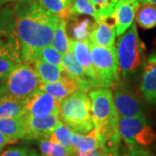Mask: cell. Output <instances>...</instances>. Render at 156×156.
I'll return each mask as SVG.
<instances>
[{"instance_id":"cell-1","label":"cell","mask_w":156,"mask_h":156,"mask_svg":"<svg viewBox=\"0 0 156 156\" xmlns=\"http://www.w3.org/2000/svg\"><path fill=\"white\" fill-rule=\"evenodd\" d=\"M23 62L31 63L40 49L51 44L60 18L46 11L37 0L11 6Z\"/></svg>"},{"instance_id":"cell-2","label":"cell","mask_w":156,"mask_h":156,"mask_svg":"<svg viewBox=\"0 0 156 156\" xmlns=\"http://www.w3.org/2000/svg\"><path fill=\"white\" fill-rule=\"evenodd\" d=\"M91 115L100 147L108 153L119 150L121 136L118 130L119 115L114 104L110 89H95L89 91Z\"/></svg>"},{"instance_id":"cell-3","label":"cell","mask_w":156,"mask_h":156,"mask_svg":"<svg viewBox=\"0 0 156 156\" xmlns=\"http://www.w3.org/2000/svg\"><path fill=\"white\" fill-rule=\"evenodd\" d=\"M116 53L119 71L125 80L134 76L143 66L146 60L145 44L140 38L135 23L119 37Z\"/></svg>"},{"instance_id":"cell-4","label":"cell","mask_w":156,"mask_h":156,"mask_svg":"<svg viewBox=\"0 0 156 156\" xmlns=\"http://www.w3.org/2000/svg\"><path fill=\"white\" fill-rule=\"evenodd\" d=\"M59 117L73 132L86 134L94 128L89 95L77 90L61 101Z\"/></svg>"},{"instance_id":"cell-5","label":"cell","mask_w":156,"mask_h":156,"mask_svg":"<svg viewBox=\"0 0 156 156\" xmlns=\"http://www.w3.org/2000/svg\"><path fill=\"white\" fill-rule=\"evenodd\" d=\"M90 56L101 87L110 89L120 83L116 48H105L89 43Z\"/></svg>"},{"instance_id":"cell-6","label":"cell","mask_w":156,"mask_h":156,"mask_svg":"<svg viewBox=\"0 0 156 156\" xmlns=\"http://www.w3.org/2000/svg\"><path fill=\"white\" fill-rule=\"evenodd\" d=\"M5 93L17 100L23 101L38 90L41 82L30 63H19L4 82Z\"/></svg>"},{"instance_id":"cell-7","label":"cell","mask_w":156,"mask_h":156,"mask_svg":"<svg viewBox=\"0 0 156 156\" xmlns=\"http://www.w3.org/2000/svg\"><path fill=\"white\" fill-rule=\"evenodd\" d=\"M118 130L128 148L135 146L147 147L156 140V133L145 116L119 118Z\"/></svg>"},{"instance_id":"cell-8","label":"cell","mask_w":156,"mask_h":156,"mask_svg":"<svg viewBox=\"0 0 156 156\" xmlns=\"http://www.w3.org/2000/svg\"><path fill=\"white\" fill-rule=\"evenodd\" d=\"M0 55L18 63L23 62L11 7L0 9Z\"/></svg>"},{"instance_id":"cell-9","label":"cell","mask_w":156,"mask_h":156,"mask_svg":"<svg viewBox=\"0 0 156 156\" xmlns=\"http://www.w3.org/2000/svg\"><path fill=\"white\" fill-rule=\"evenodd\" d=\"M61 102L53 95L43 90H37L23 101V115L44 117L59 115Z\"/></svg>"},{"instance_id":"cell-10","label":"cell","mask_w":156,"mask_h":156,"mask_svg":"<svg viewBox=\"0 0 156 156\" xmlns=\"http://www.w3.org/2000/svg\"><path fill=\"white\" fill-rule=\"evenodd\" d=\"M114 88L113 99L119 118L144 117L142 104L133 91L121 83Z\"/></svg>"},{"instance_id":"cell-11","label":"cell","mask_w":156,"mask_h":156,"mask_svg":"<svg viewBox=\"0 0 156 156\" xmlns=\"http://www.w3.org/2000/svg\"><path fill=\"white\" fill-rule=\"evenodd\" d=\"M25 130V140L48 138L62 122L59 115L34 117L23 115Z\"/></svg>"},{"instance_id":"cell-12","label":"cell","mask_w":156,"mask_h":156,"mask_svg":"<svg viewBox=\"0 0 156 156\" xmlns=\"http://www.w3.org/2000/svg\"><path fill=\"white\" fill-rule=\"evenodd\" d=\"M62 66L68 76L76 81L80 90L89 92L91 89H99L97 84L89 77L83 68L79 64L70 50L62 55Z\"/></svg>"},{"instance_id":"cell-13","label":"cell","mask_w":156,"mask_h":156,"mask_svg":"<svg viewBox=\"0 0 156 156\" xmlns=\"http://www.w3.org/2000/svg\"><path fill=\"white\" fill-rule=\"evenodd\" d=\"M139 4V1L117 2L110 17L114 21L116 36H122L134 23L135 13Z\"/></svg>"},{"instance_id":"cell-14","label":"cell","mask_w":156,"mask_h":156,"mask_svg":"<svg viewBox=\"0 0 156 156\" xmlns=\"http://www.w3.org/2000/svg\"><path fill=\"white\" fill-rule=\"evenodd\" d=\"M140 90L147 102L156 105V52H153L143 64Z\"/></svg>"},{"instance_id":"cell-15","label":"cell","mask_w":156,"mask_h":156,"mask_svg":"<svg viewBox=\"0 0 156 156\" xmlns=\"http://www.w3.org/2000/svg\"><path fill=\"white\" fill-rule=\"evenodd\" d=\"M109 18H101L98 22L95 23L89 33L88 39L89 43L105 48L115 47V28L114 23L108 21Z\"/></svg>"},{"instance_id":"cell-16","label":"cell","mask_w":156,"mask_h":156,"mask_svg":"<svg viewBox=\"0 0 156 156\" xmlns=\"http://www.w3.org/2000/svg\"><path fill=\"white\" fill-rule=\"evenodd\" d=\"M69 45H70V50L75 56V58L76 59V61L83 68V69L86 71L89 77L92 79L95 83L97 84L98 88L101 89V87L99 79L96 76V73H95L93 63L91 61L89 40L76 41V40L69 39Z\"/></svg>"},{"instance_id":"cell-17","label":"cell","mask_w":156,"mask_h":156,"mask_svg":"<svg viewBox=\"0 0 156 156\" xmlns=\"http://www.w3.org/2000/svg\"><path fill=\"white\" fill-rule=\"evenodd\" d=\"M39 89L53 95L61 102L62 101L65 99L69 95L79 90V87L76 81L68 76L55 83H41Z\"/></svg>"},{"instance_id":"cell-18","label":"cell","mask_w":156,"mask_h":156,"mask_svg":"<svg viewBox=\"0 0 156 156\" xmlns=\"http://www.w3.org/2000/svg\"><path fill=\"white\" fill-rule=\"evenodd\" d=\"M30 64L36 69L41 83H55L68 76L64 69L39 59H35Z\"/></svg>"},{"instance_id":"cell-19","label":"cell","mask_w":156,"mask_h":156,"mask_svg":"<svg viewBox=\"0 0 156 156\" xmlns=\"http://www.w3.org/2000/svg\"><path fill=\"white\" fill-rule=\"evenodd\" d=\"M71 142L76 154L94 150L100 147L99 140L95 128L91 129L89 133L86 134L72 132Z\"/></svg>"},{"instance_id":"cell-20","label":"cell","mask_w":156,"mask_h":156,"mask_svg":"<svg viewBox=\"0 0 156 156\" xmlns=\"http://www.w3.org/2000/svg\"><path fill=\"white\" fill-rule=\"evenodd\" d=\"M0 133L16 140H25V130L23 116L0 119Z\"/></svg>"},{"instance_id":"cell-21","label":"cell","mask_w":156,"mask_h":156,"mask_svg":"<svg viewBox=\"0 0 156 156\" xmlns=\"http://www.w3.org/2000/svg\"><path fill=\"white\" fill-rule=\"evenodd\" d=\"M23 113L22 101L7 95H3L0 97V119L22 117Z\"/></svg>"},{"instance_id":"cell-22","label":"cell","mask_w":156,"mask_h":156,"mask_svg":"<svg viewBox=\"0 0 156 156\" xmlns=\"http://www.w3.org/2000/svg\"><path fill=\"white\" fill-rule=\"evenodd\" d=\"M136 22L145 30L154 28L156 26V5L150 4H139L135 13Z\"/></svg>"},{"instance_id":"cell-23","label":"cell","mask_w":156,"mask_h":156,"mask_svg":"<svg viewBox=\"0 0 156 156\" xmlns=\"http://www.w3.org/2000/svg\"><path fill=\"white\" fill-rule=\"evenodd\" d=\"M70 19L74 21L70 24L69 28V35L72 40L76 41H86L89 39V36L90 31L95 25V21H92V19L85 18L82 20H78L76 17H74Z\"/></svg>"},{"instance_id":"cell-24","label":"cell","mask_w":156,"mask_h":156,"mask_svg":"<svg viewBox=\"0 0 156 156\" xmlns=\"http://www.w3.org/2000/svg\"><path fill=\"white\" fill-rule=\"evenodd\" d=\"M80 15L90 16L95 19V22H98L101 19L98 11H96L95 6L90 3L89 0H74L68 11V17L66 21Z\"/></svg>"},{"instance_id":"cell-25","label":"cell","mask_w":156,"mask_h":156,"mask_svg":"<svg viewBox=\"0 0 156 156\" xmlns=\"http://www.w3.org/2000/svg\"><path fill=\"white\" fill-rule=\"evenodd\" d=\"M74 0H37L38 5L45 11L66 20L68 11Z\"/></svg>"},{"instance_id":"cell-26","label":"cell","mask_w":156,"mask_h":156,"mask_svg":"<svg viewBox=\"0 0 156 156\" xmlns=\"http://www.w3.org/2000/svg\"><path fill=\"white\" fill-rule=\"evenodd\" d=\"M52 46L57 50L62 55L66 54L70 50L69 38L67 34V21L60 19L54 31L52 39Z\"/></svg>"},{"instance_id":"cell-27","label":"cell","mask_w":156,"mask_h":156,"mask_svg":"<svg viewBox=\"0 0 156 156\" xmlns=\"http://www.w3.org/2000/svg\"><path fill=\"white\" fill-rule=\"evenodd\" d=\"M72 132L73 131L70 128L62 122L48 138L51 141L59 143L60 145L64 147L66 149L69 151L71 153V154H74L76 152H75L72 142H71Z\"/></svg>"},{"instance_id":"cell-28","label":"cell","mask_w":156,"mask_h":156,"mask_svg":"<svg viewBox=\"0 0 156 156\" xmlns=\"http://www.w3.org/2000/svg\"><path fill=\"white\" fill-rule=\"evenodd\" d=\"M35 59H39L46 62H49L51 64H54L56 66L62 68V55L56 50L52 45H48L44 47L37 52ZM34 59V60H35Z\"/></svg>"},{"instance_id":"cell-29","label":"cell","mask_w":156,"mask_h":156,"mask_svg":"<svg viewBox=\"0 0 156 156\" xmlns=\"http://www.w3.org/2000/svg\"><path fill=\"white\" fill-rule=\"evenodd\" d=\"M98 11L101 18H108L115 8L117 0H89Z\"/></svg>"},{"instance_id":"cell-30","label":"cell","mask_w":156,"mask_h":156,"mask_svg":"<svg viewBox=\"0 0 156 156\" xmlns=\"http://www.w3.org/2000/svg\"><path fill=\"white\" fill-rule=\"evenodd\" d=\"M18 64V62L11 58L0 55V82L4 83Z\"/></svg>"},{"instance_id":"cell-31","label":"cell","mask_w":156,"mask_h":156,"mask_svg":"<svg viewBox=\"0 0 156 156\" xmlns=\"http://www.w3.org/2000/svg\"><path fill=\"white\" fill-rule=\"evenodd\" d=\"M30 152V149L28 147L17 146L7 148L2 154H0V156H28Z\"/></svg>"},{"instance_id":"cell-32","label":"cell","mask_w":156,"mask_h":156,"mask_svg":"<svg viewBox=\"0 0 156 156\" xmlns=\"http://www.w3.org/2000/svg\"><path fill=\"white\" fill-rule=\"evenodd\" d=\"M71 155V153L66 149L64 147H62L57 142L52 141V146L50 148V153L47 156H69Z\"/></svg>"},{"instance_id":"cell-33","label":"cell","mask_w":156,"mask_h":156,"mask_svg":"<svg viewBox=\"0 0 156 156\" xmlns=\"http://www.w3.org/2000/svg\"><path fill=\"white\" fill-rule=\"evenodd\" d=\"M129 150V156H154L150 151L146 149L143 147L135 146L133 147L128 148Z\"/></svg>"},{"instance_id":"cell-34","label":"cell","mask_w":156,"mask_h":156,"mask_svg":"<svg viewBox=\"0 0 156 156\" xmlns=\"http://www.w3.org/2000/svg\"><path fill=\"white\" fill-rule=\"evenodd\" d=\"M108 152L105 151L102 147H97L94 150L89 151V152H84V153H78L77 156H107Z\"/></svg>"},{"instance_id":"cell-35","label":"cell","mask_w":156,"mask_h":156,"mask_svg":"<svg viewBox=\"0 0 156 156\" xmlns=\"http://www.w3.org/2000/svg\"><path fill=\"white\" fill-rule=\"evenodd\" d=\"M16 141H17V140L11 139V138L6 136L4 134L0 133V152L3 150L7 145L11 144V143H14Z\"/></svg>"},{"instance_id":"cell-36","label":"cell","mask_w":156,"mask_h":156,"mask_svg":"<svg viewBox=\"0 0 156 156\" xmlns=\"http://www.w3.org/2000/svg\"><path fill=\"white\" fill-rule=\"evenodd\" d=\"M25 1H30V0H0V5H4V4H7V3H22V2H25Z\"/></svg>"},{"instance_id":"cell-37","label":"cell","mask_w":156,"mask_h":156,"mask_svg":"<svg viewBox=\"0 0 156 156\" xmlns=\"http://www.w3.org/2000/svg\"><path fill=\"white\" fill-rule=\"evenodd\" d=\"M140 3H144V4H150V5H156V0H139Z\"/></svg>"},{"instance_id":"cell-38","label":"cell","mask_w":156,"mask_h":156,"mask_svg":"<svg viewBox=\"0 0 156 156\" xmlns=\"http://www.w3.org/2000/svg\"><path fill=\"white\" fill-rule=\"evenodd\" d=\"M118 154H119V150L112 151V152H109L107 156H118Z\"/></svg>"},{"instance_id":"cell-39","label":"cell","mask_w":156,"mask_h":156,"mask_svg":"<svg viewBox=\"0 0 156 156\" xmlns=\"http://www.w3.org/2000/svg\"><path fill=\"white\" fill-rule=\"evenodd\" d=\"M5 87H4V85H3V84H1V85H0V97H1L3 95H5Z\"/></svg>"},{"instance_id":"cell-40","label":"cell","mask_w":156,"mask_h":156,"mask_svg":"<svg viewBox=\"0 0 156 156\" xmlns=\"http://www.w3.org/2000/svg\"><path fill=\"white\" fill-rule=\"evenodd\" d=\"M28 156H40V155H39L38 154H37V153L35 150H30V154H29Z\"/></svg>"},{"instance_id":"cell-41","label":"cell","mask_w":156,"mask_h":156,"mask_svg":"<svg viewBox=\"0 0 156 156\" xmlns=\"http://www.w3.org/2000/svg\"><path fill=\"white\" fill-rule=\"evenodd\" d=\"M118 156H129V154L127 153V152H122V153H120V151H119Z\"/></svg>"},{"instance_id":"cell-42","label":"cell","mask_w":156,"mask_h":156,"mask_svg":"<svg viewBox=\"0 0 156 156\" xmlns=\"http://www.w3.org/2000/svg\"><path fill=\"white\" fill-rule=\"evenodd\" d=\"M123 1H132V2H135V1H139V0H117V2H123Z\"/></svg>"},{"instance_id":"cell-43","label":"cell","mask_w":156,"mask_h":156,"mask_svg":"<svg viewBox=\"0 0 156 156\" xmlns=\"http://www.w3.org/2000/svg\"><path fill=\"white\" fill-rule=\"evenodd\" d=\"M69 156H76V155H73V154H71V155H69Z\"/></svg>"}]
</instances>
